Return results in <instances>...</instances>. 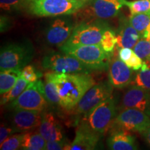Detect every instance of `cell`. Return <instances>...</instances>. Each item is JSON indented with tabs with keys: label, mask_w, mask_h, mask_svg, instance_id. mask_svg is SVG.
I'll return each mask as SVG.
<instances>
[{
	"label": "cell",
	"mask_w": 150,
	"mask_h": 150,
	"mask_svg": "<svg viewBox=\"0 0 150 150\" xmlns=\"http://www.w3.org/2000/svg\"><path fill=\"white\" fill-rule=\"evenodd\" d=\"M60 97V106L73 110L85 93L95 84L89 73H59L50 72Z\"/></svg>",
	"instance_id": "cell-1"
},
{
	"label": "cell",
	"mask_w": 150,
	"mask_h": 150,
	"mask_svg": "<svg viewBox=\"0 0 150 150\" xmlns=\"http://www.w3.org/2000/svg\"><path fill=\"white\" fill-rule=\"evenodd\" d=\"M81 1H86L87 0H81Z\"/></svg>",
	"instance_id": "cell-38"
},
{
	"label": "cell",
	"mask_w": 150,
	"mask_h": 150,
	"mask_svg": "<svg viewBox=\"0 0 150 150\" xmlns=\"http://www.w3.org/2000/svg\"><path fill=\"white\" fill-rule=\"evenodd\" d=\"M38 131L46 141L65 139L62 127L52 112H42V117Z\"/></svg>",
	"instance_id": "cell-17"
},
{
	"label": "cell",
	"mask_w": 150,
	"mask_h": 150,
	"mask_svg": "<svg viewBox=\"0 0 150 150\" xmlns=\"http://www.w3.org/2000/svg\"><path fill=\"white\" fill-rule=\"evenodd\" d=\"M131 15L150 14V0H135L126 1Z\"/></svg>",
	"instance_id": "cell-26"
},
{
	"label": "cell",
	"mask_w": 150,
	"mask_h": 150,
	"mask_svg": "<svg viewBox=\"0 0 150 150\" xmlns=\"http://www.w3.org/2000/svg\"><path fill=\"white\" fill-rule=\"evenodd\" d=\"M67 145V142L65 139L61 140L47 141L45 150H62L65 149Z\"/></svg>",
	"instance_id": "cell-33"
},
{
	"label": "cell",
	"mask_w": 150,
	"mask_h": 150,
	"mask_svg": "<svg viewBox=\"0 0 150 150\" xmlns=\"http://www.w3.org/2000/svg\"><path fill=\"white\" fill-rule=\"evenodd\" d=\"M126 65L129 68L134 71H138L141 68L143 65V61L141 58H140L137 54L134 52L131 58L127 62H125Z\"/></svg>",
	"instance_id": "cell-32"
},
{
	"label": "cell",
	"mask_w": 150,
	"mask_h": 150,
	"mask_svg": "<svg viewBox=\"0 0 150 150\" xmlns=\"http://www.w3.org/2000/svg\"><path fill=\"white\" fill-rule=\"evenodd\" d=\"M100 44L104 51L108 53H113L115 45H117L116 33L110 28L106 30L103 35Z\"/></svg>",
	"instance_id": "cell-27"
},
{
	"label": "cell",
	"mask_w": 150,
	"mask_h": 150,
	"mask_svg": "<svg viewBox=\"0 0 150 150\" xmlns=\"http://www.w3.org/2000/svg\"><path fill=\"white\" fill-rule=\"evenodd\" d=\"M127 0H92L85 11L90 17L106 20L117 16Z\"/></svg>",
	"instance_id": "cell-13"
},
{
	"label": "cell",
	"mask_w": 150,
	"mask_h": 150,
	"mask_svg": "<svg viewBox=\"0 0 150 150\" xmlns=\"http://www.w3.org/2000/svg\"><path fill=\"white\" fill-rule=\"evenodd\" d=\"M26 1H29V2H31V1H37V0H25Z\"/></svg>",
	"instance_id": "cell-37"
},
{
	"label": "cell",
	"mask_w": 150,
	"mask_h": 150,
	"mask_svg": "<svg viewBox=\"0 0 150 150\" xmlns=\"http://www.w3.org/2000/svg\"><path fill=\"white\" fill-rule=\"evenodd\" d=\"M133 53H134V50H131V48L121 47L118 52V56L120 59L125 63L130 59Z\"/></svg>",
	"instance_id": "cell-35"
},
{
	"label": "cell",
	"mask_w": 150,
	"mask_h": 150,
	"mask_svg": "<svg viewBox=\"0 0 150 150\" xmlns=\"http://www.w3.org/2000/svg\"><path fill=\"white\" fill-rule=\"evenodd\" d=\"M33 54V47L29 41L8 43L1 48L0 70H22L31 62Z\"/></svg>",
	"instance_id": "cell-5"
},
{
	"label": "cell",
	"mask_w": 150,
	"mask_h": 150,
	"mask_svg": "<svg viewBox=\"0 0 150 150\" xmlns=\"http://www.w3.org/2000/svg\"><path fill=\"white\" fill-rule=\"evenodd\" d=\"M44 89V82L41 80L30 83L18 97L10 102L12 109L35 110L43 112L48 106Z\"/></svg>",
	"instance_id": "cell-7"
},
{
	"label": "cell",
	"mask_w": 150,
	"mask_h": 150,
	"mask_svg": "<svg viewBox=\"0 0 150 150\" xmlns=\"http://www.w3.org/2000/svg\"><path fill=\"white\" fill-rule=\"evenodd\" d=\"M25 0H0L1 8L4 11H11L18 9Z\"/></svg>",
	"instance_id": "cell-31"
},
{
	"label": "cell",
	"mask_w": 150,
	"mask_h": 150,
	"mask_svg": "<svg viewBox=\"0 0 150 150\" xmlns=\"http://www.w3.org/2000/svg\"><path fill=\"white\" fill-rule=\"evenodd\" d=\"M42 112L35 110L16 109L11 119V126L16 132H26L39 127Z\"/></svg>",
	"instance_id": "cell-14"
},
{
	"label": "cell",
	"mask_w": 150,
	"mask_h": 150,
	"mask_svg": "<svg viewBox=\"0 0 150 150\" xmlns=\"http://www.w3.org/2000/svg\"><path fill=\"white\" fill-rule=\"evenodd\" d=\"M150 125V116L136 108H125L120 110L116 116L111 129H120L140 134Z\"/></svg>",
	"instance_id": "cell-9"
},
{
	"label": "cell",
	"mask_w": 150,
	"mask_h": 150,
	"mask_svg": "<svg viewBox=\"0 0 150 150\" xmlns=\"http://www.w3.org/2000/svg\"><path fill=\"white\" fill-rule=\"evenodd\" d=\"M120 110L136 108L150 116V92L133 85L124 94Z\"/></svg>",
	"instance_id": "cell-11"
},
{
	"label": "cell",
	"mask_w": 150,
	"mask_h": 150,
	"mask_svg": "<svg viewBox=\"0 0 150 150\" xmlns=\"http://www.w3.org/2000/svg\"><path fill=\"white\" fill-rule=\"evenodd\" d=\"M112 86L109 82H102L90 88L73 108L76 114L85 115L97 105L112 96Z\"/></svg>",
	"instance_id": "cell-10"
},
{
	"label": "cell",
	"mask_w": 150,
	"mask_h": 150,
	"mask_svg": "<svg viewBox=\"0 0 150 150\" xmlns=\"http://www.w3.org/2000/svg\"><path fill=\"white\" fill-rule=\"evenodd\" d=\"M109 28L108 23L102 20L81 22L75 26L68 40L60 48L100 44L104 32Z\"/></svg>",
	"instance_id": "cell-3"
},
{
	"label": "cell",
	"mask_w": 150,
	"mask_h": 150,
	"mask_svg": "<svg viewBox=\"0 0 150 150\" xmlns=\"http://www.w3.org/2000/svg\"><path fill=\"white\" fill-rule=\"evenodd\" d=\"M21 76V70H1L0 73V94L3 95L12 88Z\"/></svg>",
	"instance_id": "cell-21"
},
{
	"label": "cell",
	"mask_w": 150,
	"mask_h": 150,
	"mask_svg": "<svg viewBox=\"0 0 150 150\" xmlns=\"http://www.w3.org/2000/svg\"><path fill=\"white\" fill-rule=\"evenodd\" d=\"M149 61H150V57H149Z\"/></svg>",
	"instance_id": "cell-39"
},
{
	"label": "cell",
	"mask_w": 150,
	"mask_h": 150,
	"mask_svg": "<svg viewBox=\"0 0 150 150\" xmlns=\"http://www.w3.org/2000/svg\"><path fill=\"white\" fill-rule=\"evenodd\" d=\"M43 68L59 73H90L87 65L70 54L59 52L47 54L42 60Z\"/></svg>",
	"instance_id": "cell-8"
},
{
	"label": "cell",
	"mask_w": 150,
	"mask_h": 150,
	"mask_svg": "<svg viewBox=\"0 0 150 150\" xmlns=\"http://www.w3.org/2000/svg\"><path fill=\"white\" fill-rule=\"evenodd\" d=\"M74 26L71 19L59 18L54 20L46 31L45 38L47 43L61 47L72 34Z\"/></svg>",
	"instance_id": "cell-12"
},
{
	"label": "cell",
	"mask_w": 150,
	"mask_h": 150,
	"mask_svg": "<svg viewBox=\"0 0 150 150\" xmlns=\"http://www.w3.org/2000/svg\"><path fill=\"white\" fill-rule=\"evenodd\" d=\"M116 37L117 47L133 48L142 35L131 25L129 19L122 18L120 21Z\"/></svg>",
	"instance_id": "cell-18"
},
{
	"label": "cell",
	"mask_w": 150,
	"mask_h": 150,
	"mask_svg": "<svg viewBox=\"0 0 150 150\" xmlns=\"http://www.w3.org/2000/svg\"><path fill=\"white\" fill-rule=\"evenodd\" d=\"M129 20L131 25L142 35L150 24V14L131 15Z\"/></svg>",
	"instance_id": "cell-25"
},
{
	"label": "cell",
	"mask_w": 150,
	"mask_h": 150,
	"mask_svg": "<svg viewBox=\"0 0 150 150\" xmlns=\"http://www.w3.org/2000/svg\"><path fill=\"white\" fill-rule=\"evenodd\" d=\"M60 49L62 52L74 56L92 71L108 69L112 61V53L104 51L101 44Z\"/></svg>",
	"instance_id": "cell-4"
},
{
	"label": "cell",
	"mask_w": 150,
	"mask_h": 150,
	"mask_svg": "<svg viewBox=\"0 0 150 150\" xmlns=\"http://www.w3.org/2000/svg\"><path fill=\"white\" fill-rule=\"evenodd\" d=\"M117 101L110 96L83 115L81 122L102 136L111 129L117 116Z\"/></svg>",
	"instance_id": "cell-2"
},
{
	"label": "cell",
	"mask_w": 150,
	"mask_h": 150,
	"mask_svg": "<svg viewBox=\"0 0 150 150\" xmlns=\"http://www.w3.org/2000/svg\"><path fill=\"white\" fill-rule=\"evenodd\" d=\"M142 136H144V138H145L146 141L147 142V143L149 144L150 146V125L148 127V128L142 133Z\"/></svg>",
	"instance_id": "cell-36"
},
{
	"label": "cell",
	"mask_w": 150,
	"mask_h": 150,
	"mask_svg": "<svg viewBox=\"0 0 150 150\" xmlns=\"http://www.w3.org/2000/svg\"><path fill=\"white\" fill-rule=\"evenodd\" d=\"M107 145L111 150L138 149L134 137L129 131L120 129H111L107 139Z\"/></svg>",
	"instance_id": "cell-19"
},
{
	"label": "cell",
	"mask_w": 150,
	"mask_h": 150,
	"mask_svg": "<svg viewBox=\"0 0 150 150\" xmlns=\"http://www.w3.org/2000/svg\"><path fill=\"white\" fill-rule=\"evenodd\" d=\"M29 12L39 17L69 16L77 13L85 6L81 0H37L29 2Z\"/></svg>",
	"instance_id": "cell-6"
},
{
	"label": "cell",
	"mask_w": 150,
	"mask_h": 150,
	"mask_svg": "<svg viewBox=\"0 0 150 150\" xmlns=\"http://www.w3.org/2000/svg\"><path fill=\"white\" fill-rule=\"evenodd\" d=\"M16 132V131L12 126L7 127L4 124H1L0 127V143H2L8 137Z\"/></svg>",
	"instance_id": "cell-34"
},
{
	"label": "cell",
	"mask_w": 150,
	"mask_h": 150,
	"mask_svg": "<svg viewBox=\"0 0 150 150\" xmlns=\"http://www.w3.org/2000/svg\"><path fill=\"white\" fill-rule=\"evenodd\" d=\"M29 83V82L27 81L25 79H24L22 76H20L12 88L3 95H1V104H6L15 100L23 93Z\"/></svg>",
	"instance_id": "cell-22"
},
{
	"label": "cell",
	"mask_w": 150,
	"mask_h": 150,
	"mask_svg": "<svg viewBox=\"0 0 150 150\" xmlns=\"http://www.w3.org/2000/svg\"><path fill=\"white\" fill-rule=\"evenodd\" d=\"M46 142V140L38 131L24 133L21 149L24 150L45 149Z\"/></svg>",
	"instance_id": "cell-20"
},
{
	"label": "cell",
	"mask_w": 150,
	"mask_h": 150,
	"mask_svg": "<svg viewBox=\"0 0 150 150\" xmlns=\"http://www.w3.org/2000/svg\"><path fill=\"white\" fill-rule=\"evenodd\" d=\"M42 76V73L37 71L31 65H26L22 70V76L29 83L37 81Z\"/></svg>",
	"instance_id": "cell-30"
},
{
	"label": "cell",
	"mask_w": 150,
	"mask_h": 150,
	"mask_svg": "<svg viewBox=\"0 0 150 150\" xmlns=\"http://www.w3.org/2000/svg\"><path fill=\"white\" fill-rule=\"evenodd\" d=\"M44 89L49 104L54 106L60 105V97L56 85L54 82L51 72H47L45 74Z\"/></svg>",
	"instance_id": "cell-23"
},
{
	"label": "cell",
	"mask_w": 150,
	"mask_h": 150,
	"mask_svg": "<svg viewBox=\"0 0 150 150\" xmlns=\"http://www.w3.org/2000/svg\"><path fill=\"white\" fill-rule=\"evenodd\" d=\"M133 71L125 62L114 59L108 67V82L113 88L123 89L130 84L134 79Z\"/></svg>",
	"instance_id": "cell-15"
},
{
	"label": "cell",
	"mask_w": 150,
	"mask_h": 150,
	"mask_svg": "<svg viewBox=\"0 0 150 150\" xmlns=\"http://www.w3.org/2000/svg\"><path fill=\"white\" fill-rule=\"evenodd\" d=\"M101 136L91 130L82 122L76 130L75 138L70 145L67 144L65 150H93L96 148Z\"/></svg>",
	"instance_id": "cell-16"
},
{
	"label": "cell",
	"mask_w": 150,
	"mask_h": 150,
	"mask_svg": "<svg viewBox=\"0 0 150 150\" xmlns=\"http://www.w3.org/2000/svg\"><path fill=\"white\" fill-rule=\"evenodd\" d=\"M24 133L11 135L6 139L0 145L1 150H17L21 148L22 139Z\"/></svg>",
	"instance_id": "cell-28"
},
{
	"label": "cell",
	"mask_w": 150,
	"mask_h": 150,
	"mask_svg": "<svg viewBox=\"0 0 150 150\" xmlns=\"http://www.w3.org/2000/svg\"><path fill=\"white\" fill-rule=\"evenodd\" d=\"M134 52L142 60H149L150 57V39L141 37L134 47Z\"/></svg>",
	"instance_id": "cell-29"
},
{
	"label": "cell",
	"mask_w": 150,
	"mask_h": 150,
	"mask_svg": "<svg viewBox=\"0 0 150 150\" xmlns=\"http://www.w3.org/2000/svg\"><path fill=\"white\" fill-rule=\"evenodd\" d=\"M134 85L138 86L150 92V61L146 60L139 71L137 72L132 82Z\"/></svg>",
	"instance_id": "cell-24"
}]
</instances>
